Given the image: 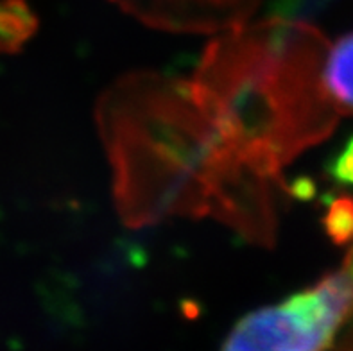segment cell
I'll list each match as a JSON object with an SVG mask.
<instances>
[{"mask_svg":"<svg viewBox=\"0 0 353 351\" xmlns=\"http://www.w3.org/2000/svg\"><path fill=\"white\" fill-rule=\"evenodd\" d=\"M95 115L117 212L128 226L214 217L253 244H273L283 178L224 140L190 81L133 72L104 92Z\"/></svg>","mask_w":353,"mask_h":351,"instance_id":"1","label":"cell"},{"mask_svg":"<svg viewBox=\"0 0 353 351\" xmlns=\"http://www.w3.org/2000/svg\"><path fill=\"white\" fill-rule=\"evenodd\" d=\"M327 52V38L307 22H244L206 47L188 81L224 140L251 165L282 178L283 167L339 120L323 79Z\"/></svg>","mask_w":353,"mask_h":351,"instance_id":"2","label":"cell"},{"mask_svg":"<svg viewBox=\"0 0 353 351\" xmlns=\"http://www.w3.org/2000/svg\"><path fill=\"white\" fill-rule=\"evenodd\" d=\"M353 319V271L343 265L283 301L242 317L221 351H330Z\"/></svg>","mask_w":353,"mask_h":351,"instance_id":"3","label":"cell"},{"mask_svg":"<svg viewBox=\"0 0 353 351\" xmlns=\"http://www.w3.org/2000/svg\"><path fill=\"white\" fill-rule=\"evenodd\" d=\"M148 26L170 32H223L248 22L262 0H112Z\"/></svg>","mask_w":353,"mask_h":351,"instance_id":"4","label":"cell"},{"mask_svg":"<svg viewBox=\"0 0 353 351\" xmlns=\"http://www.w3.org/2000/svg\"><path fill=\"white\" fill-rule=\"evenodd\" d=\"M323 79L339 115H353V32L328 47Z\"/></svg>","mask_w":353,"mask_h":351,"instance_id":"5","label":"cell"},{"mask_svg":"<svg viewBox=\"0 0 353 351\" xmlns=\"http://www.w3.org/2000/svg\"><path fill=\"white\" fill-rule=\"evenodd\" d=\"M38 29L26 0H0V52H17Z\"/></svg>","mask_w":353,"mask_h":351,"instance_id":"6","label":"cell"},{"mask_svg":"<svg viewBox=\"0 0 353 351\" xmlns=\"http://www.w3.org/2000/svg\"><path fill=\"white\" fill-rule=\"evenodd\" d=\"M325 223L328 233L336 242H346L353 239V201L345 197L334 201Z\"/></svg>","mask_w":353,"mask_h":351,"instance_id":"7","label":"cell"},{"mask_svg":"<svg viewBox=\"0 0 353 351\" xmlns=\"http://www.w3.org/2000/svg\"><path fill=\"white\" fill-rule=\"evenodd\" d=\"M330 170L334 179L353 187V138L346 143L345 149H343L341 154L334 160Z\"/></svg>","mask_w":353,"mask_h":351,"instance_id":"8","label":"cell"},{"mask_svg":"<svg viewBox=\"0 0 353 351\" xmlns=\"http://www.w3.org/2000/svg\"><path fill=\"white\" fill-rule=\"evenodd\" d=\"M343 263H345V265H348L350 269H352V271H353V245H352V248H350L348 254H346L345 262H343Z\"/></svg>","mask_w":353,"mask_h":351,"instance_id":"9","label":"cell"}]
</instances>
